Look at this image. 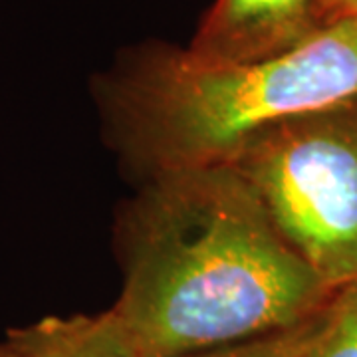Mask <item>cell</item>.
Segmentation results:
<instances>
[{
  "label": "cell",
  "instance_id": "52a82bcc",
  "mask_svg": "<svg viewBox=\"0 0 357 357\" xmlns=\"http://www.w3.org/2000/svg\"><path fill=\"white\" fill-rule=\"evenodd\" d=\"M187 357H290V332L264 335Z\"/></svg>",
  "mask_w": 357,
  "mask_h": 357
},
{
  "label": "cell",
  "instance_id": "9c48e42d",
  "mask_svg": "<svg viewBox=\"0 0 357 357\" xmlns=\"http://www.w3.org/2000/svg\"><path fill=\"white\" fill-rule=\"evenodd\" d=\"M0 357H24V356L20 354V349H18L10 340H6V342H2V344H0Z\"/></svg>",
  "mask_w": 357,
  "mask_h": 357
},
{
  "label": "cell",
  "instance_id": "6da1fadb",
  "mask_svg": "<svg viewBox=\"0 0 357 357\" xmlns=\"http://www.w3.org/2000/svg\"><path fill=\"white\" fill-rule=\"evenodd\" d=\"M114 306L139 357H187L290 332L330 290L229 163L155 175L123 222Z\"/></svg>",
  "mask_w": 357,
  "mask_h": 357
},
{
  "label": "cell",
  "instance_id": "3957f363",
  "mask_svg": "<svg viewBox=\"0 0 357 357\" xmlns=\"http://www.w3.org/2000/svg\"><path fill=\"white\" fill-rule=\"evenodd\" d=\"M229 165L330 290L357 282V102L268 129Z\"/></svg>",
  "mask_w": 357,
  "mask_h": 357
},
{
  "label": "cell",
  "instance_id": "8992f818",
  "mask_svg": "<svg viewBox=\"0 0 357 357\" xmlns=\"http://www.w3.org/2000/svg\"><path fill=\"white\" fill-rule=\"evenodd\" d=\"M290 357H357V282L335 290L312 318L290 330Z\"/></svg>",
  "mask_w": 357,
  "mask_h": 357
},
{
  "label": "cell",
  "instance_id": "5b68a950",
  "mask_svg": "<svg viewBox=\"0 0 357 357\" xmlns=\"http://www.w3.org/2000/svg\"><path fill=\"white\" fill-rule=\"evenodd\" d=\"M24 357H139L114 307L96 316L44 318L6 333Z\"/></svg>",
  "mask_w": 357,
  "mask_h": 357
},
{
  "label": "cell",
  "instance_id": "7a4b0ae2",
  "mask_svg": "<svg viewBox=\"0 0 357 357\" xmlns=\"http://www.w3.org/2000/svg\"><path fill=\"white\" fill-rule=\"evenodd\" d=\"M357 102V14L321 24L288 50L211 62L163 50L131 66L112 93L129 155L151 177L230 163L288 119Z\"/></svg>",
  "mask_w": 357,
  "mask_h": 357
},
{
  "label": "cell",
  "instance_id": "277c9868",
  "mask_svg": "<svg viewBox=\"0 0 357 357\" xmlns=\"http://www.w3.org/2000/svg\"><path fill=\"white\" fill-rule=\"evenodd\" d=\"M326 24L319 0H217L189 52L211 62L280 54Z\"/></svg>",
  "mask_w": 357,
  "mask_h": 357
},
{
  "label": "cell",
  "instance_id": "ba28073f",
  "mask_svg": "<svg viewBox=\"0 0 357 357\" xmlns=\"http://www.w3.org/2000/svg\"><path fill=\"white\" fill-rule=\"evenodd\" d=\"M319 10L324 22H332L335 18L357 14V0H319Z\"/></svg>",
  "mask_w": 357,
  "mask_h": 357
}]
</instances>
